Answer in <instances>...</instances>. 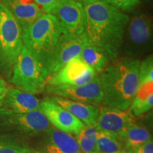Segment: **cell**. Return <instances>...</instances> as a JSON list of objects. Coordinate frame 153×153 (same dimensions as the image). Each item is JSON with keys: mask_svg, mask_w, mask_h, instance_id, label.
Instances as JSON below:
<instances>
[{"mask_svg": "<svg viewBox=\"0 0 153 153\" xmlns=\"http://www.w3.org/2000/svg\"><path fill=\"white\" fill-rule=\"evenodd\" d=\"M139 84L153 82V57L150 55L140 63L138 72Z\"/></svg>", "mask_w": 153, "mask_h": 153, "instance_id": "cb8c5ba5", "label": "cell"}, {"mask_svg": "<svg viewBox=\"0 0 153 153\" xmlns=\"http://www.w3.org/2000/svg\"><path fill=\"white\" fill-rule=\"evenodd\" d=\"M49 76L46 70L23 45L9 80L17 89L37 94L45 91Z\"/></svg>", "mask_w": 153, "mask_h": 153, "instance_id": "277c9868", "label": "cell"}, {"mask_svg": "<svg viewBox=\"0 0 153 153\" xmlns=\"http://www.w3.org/2000/svg\"><path fill=\"white\" fill-rule=\"evenodd\" d=\"M88 153H97V152H88Z\"/></svg>", "mask_w": 153, "mask_h": 153, "instance_id": "1f68e13d", "label": "cell"}, {"mask_svg": "<svg viewBox=\"0 0 153 153\" xmlns=\"http://www.w3.org/2000/svg\"><path fill=\"white\" fill-rule=\"evenodd\" d=\"M118 153H137L135 149H124Z\"/></svg>", "mask_w": 153, "mask_h": 153, "instance_id": "f546056e", "label": "cell"}, {"mask_svg": "<svg viewBox=\"0 0 153 153\" xmlns=\"http://www.w3.org/2000/svg\"><path fill=\"white\" fill-rule=\"evenodd\" d=\"M97 129L94 125L85 126L76 135V141L80 150L84 153L95 152Z\"/></svg>", "mask_w": 153, "mask_h": 153, "instance_id": "7402d4cb", "label": "cell"}, {"mask_svg": "<svg viewBox=\"0 0 153 153\" xmlns=\"http://www.w3.org/2000/svg\"><path fill=\"white\" fill-rule=\"evenodd\" d=\"M0 1L18 21L22 28L33 23L43 14L32 0H0Z\"/></svg>", "mask_w": 153, "mask_h": 153, "instance_id": "2e32d148", "label": "cell"}, {"mask_svg": "<svg viewBox=\"0 0 153 153\" xmlns=\"http://www.w3.org/2000/svg\"><path fill=\"white\" fill-rule=\"evenodd\" d=\"M49 14L57 19L64 33L82 34L85 30L84 6L76 0H66L52 9Z\"/></svg>", "mask_w": 153, "mask_h": 153, "instance_id": "8fae6325", "label": "cell"}, {"mask_svg": "<svg viewBox=\"0 0 153 153\" xmlns=\"http://www.w3.org/2000/svg\"><path fill=\"white\" fill-rule=\"evenodd\" d=\"M39 99L34 94L14 87H9L4 100V107L16 114H24L38 110Z\"/></svg>", "mask_w": 153, "mask_h": 153, "instance_id": "9a60e30c", "label": "cell"}, {"mask_svg": "<svg viewBox=\"0 0 153 153\" xmlns=\"http://www.w3.org/2000/svg\"><path fill=\"white\" fill-rule=\"evenodd\" d=\"M140 63L137 58L121 57L113 60L101 72L104 106L128 110L138 87Z\"/></svg>", "mask_w": 153, "mask_h": 153, "instance_id": "7a4b0ae2", "label": "cell"}, {"mask_svg": "<svg viewBox=\"0 0 153 153\" xmlns=\"http://www.w3.org/2000/svg\"><path fill=\"white\" fill-rule=\"evenodd\" d=\"M45 90L51 96L99 106L103 102V92L100 76L83 85H47Z\"/></svg>", "mask_w": 153, "mask_h": 153, "instance_id": "ba28073f", "label": "cell"}, {"mask_svg": "<svg viewBox=\"0 0 153 153\" xmlns=\"http://www.w3.org/2000/svg\"><path fill=\"white\" fill-rule=\"evenodd\" d=\"M47 98L68 111L86 126L94 125L97 122L99 114V108L97 106L55 96Z\"/></svg>", "mask_w": 153, "mask_h": 153, "instance_id": "5bb4252c", "label": "cell"}, {"mask_svg": "<svg viewBox=\"0 0 153 153\" xmlns=\"http://www.w3.org/2000/svg\"><path fill=\"white\" fill-rule=\"evenodd\" d=\"M8 89L9 86L7 85V82H5L4 79L0 77V107L3 105L4 100Z\"/></svg>", "mask_w": 153, "mask_h": 153, "instance_id": "83f0119b", "label": "cell"}, {"mask_svg": "<svg viewBox=\"0 0 153 153\" xmlns=\"http://www.w3.org/2000/svg\"><path fill=\"white\" fill-rule=\"evenodd\" d=\"M97 75L92 68L79 57H75L58 71L51 74L47 79V85H83L90 82Z\"/></svg>", "mask_w": 153, "mask_h": 153, "instance_id": "9c48e42d", "label": "cell"}, {"mask_svg": "<svg viewBox=\"0 0 153 153\" xmlns=\"http://www.w3.org/2000/svg\"><path fill=\"white\" fill-rule=\"evenodd\" d=\"M150 139V133L146 128L133 123L126 129L119 140L126 149H136Z\"/></svg>", "mask_w": 153, "mask_h": 153, "instance_id": "ffe728a7", "label": "cell"}, {"mask_svg": "<svg viewBox=\"0 0 153 153\" xmlns=\"http://www.w3.org/2000/svg\"><path fill=\"white\" fill-rule=\"evenodd\" d=\"M144 1H148V2H149V1H150L151 0H144Z\"/></svg>", "mask_w": 153, "mask_h": 153, "instance_id": "4dcf8cb0", "label": "cell"}, {"mask_svg": "<svg viewBox=\"0 0 153 153\" xmlns=\"http://www.w3.org/2000/svg\"><path fill=\"white\" fill-rule=\"evenodd\" d=\"M84 9V33L87 42L104 50L111 61L116 59L130 16L104 1L86 5Z\"/></svg>", "mask_w": 153, "mask_h": 153, "instance_id": "6da1fadb", "label": "cell"}, {"mask_svg": "<svg viewBox=\"0 0 153 153\" xmlns=\"http://www.w3.org/2000/svg\"><path fill=\"white\" fill-rule=\"evenodd\" d=\"M79 57L97 73H101L111 61L104 50L88 42L84 46Z\"/></svg>", "mask_w": 153, "mask_h": 153, "instance_id": "d6986e66", "label": "cell"}, {"mask_svg": "<svg viewBox=\"0 0 153 153\" xmlns=\"http://www.w3.org/2000/svg\"><path fill=\"white\" fill-rule=\"evenodd\" d=\"M50 122L39 110L16 114L7 108H0V126L7 131L33 136L46 132Z\"/></svg>", "mask_w": 153, "mask_h": 153, "instance_id": "52a82bcc", "label": "cell"}, {"mask_svg": "<svg viewBox=\"0 0 153 153\" xmlns=\"http://www.w3.org/2000/svg\"><path fill=\"white\" fill-rule=\"evenodd\" d=\"M125 147L119 140L112 135L97 131L95 152L97 153H118Z\"/></svg>", "mask_w": 153, "mask_h": 153, "instance_id": "44dd1931", "label": "cell"}, {"mask_svg": "<svg viewBox=\"0 0 153 153\" xmlns=\"http://www.w3.org/2000/svg\"><path fill=\"white\" fill-rule=\"evenodd\" d=\"M153 106V82L138 85L136 94L129 107L128 112L134 117L140 116L152 109Z\"/></svg>", "mask_w": 153, "mask_h": 153, "instance_id": "ac0fdd59", "label": "cell"}, {"mask_svg": "<svg viewBox=\"0 0 153 153\" xmlns=\"http://www.w3.org/2000/svg\"><path fill=\"white\" fill-rule=\"evenodd\" d=\"M64 30L57 19L51 14H41L22 28L23 45L51 74L55 50Z\"/></svg>", "mask_w": 153, "mask_h": 153, "instance_id": "3957f363", "label": "cell"}, {"mask_svg": "<svg viewBox=\"0 0 153 153\" xmlns=\"http://www.w3.org/2000/svg\"><path fill=\"white\" fill-rule=\"evenodd\" d=\"M0 153H30V150L16 140L0 134Z\"/></svg>", "mask_w": 153, "mask_h": 153, "instance_id": "603a6c76", "label": "cell"}, {"mask_svg": "<svg viewBox=\"0 0 153 153\" xmlns=\"http://www.w3.org/2000/svg\"><path fill=\"white\" fill-rule=\"evenodd\" d=\"M76 1H79V3H81L85 7L86 5L90 4H93L95 2H98V1H103V0H76Z\"/></svg>", "mask_w": 153, "mask_h": 153, "instance_id": "f1b7e54d", "label": "cell"}, {"mask_svg": "<svg viewBox=\"0 0 153 153\" xmlns=\"http://www.w3.org/2000/svg\"><path fill=\"white\" fill-rule=\"evenodd\" d=\"M137 153H153V142L152 139L149 140L148 142L135 149Z\"/></svg>", "mask_w": 153, "mask_h": 153, "instance_id": "4316f807", "label": "cell"}, {"mask_svg": "<svg viewBox=\"0 0 153 153\" xmlns=\"http://www.w3.org/2000/svg\"><path fill=\"white\" fill-rule=\"evenodd\" d=\"M49 144L47 153H81L77 141L71 135L57 129L50 128L46 131Z\"/></svg>", "mask_w": 153, "mask_h": 153, "instance_id": "e0dca14e", "label": "cell"}, {"mask_svg": "<svg viewBox=\"0 0 153 153\" xmlns=\"http://www.w3.org/2000/svg\"><path fill=\"white\" fill-rule=\"evenodd\" d=\"M32 1L38 6L42 13L49 14L52 9L66 0H32Z\"/></svg>", "mask_w": 153, "mask_h": 153, "instance_id": "484cf974", "label": "cell"}, {"mask_svg": "<svg viewBox=\"0 0 153 153\" xmlns=\"http://www.w3.org/2000/svg\"><path fill=\"white\" fill-rule=\"evenodd\" d=\"M23 45L22 26L0 1V70L8 79Z\"/></svg>", "mask_w": 153, "mask_h": 153, "instance_id": "5b68a950", "label": "cell"}, {"mask_svg": "<svg viewBox=\"0 0 153 153\" xmlns=\"http://www.w3.org/2000/svg\"><path fill=\"white\" fill-rule=\"evenodd\" d=\"M135 117L128 111L104 106L99 109L94 126L98 131L109 134L119 140L126 129L135 123Z\"/></svg>", "mask_w": 153, "mask_h": 153, "instance_id": "30bf717a", "label": "cell"}, {"mask_svg": "<svg viewBox=\"0 0 153 153\" xmlns=\"http://www.w3.org/2000/svg\"><path fill=\"white\" fill-rule=\"evenodd\" d=\"M152 22L149 15L137 12L130 17L124 34L123 47L128 57L135 56L148 51L152 45Z\"/></svg>", "mask_w": 153, "mask_h": 153, "instance_id": "8992f818", "label": "cell"}, {"mask_svg": "<svg viewBox=\"0 0 153 153\" xmlns=\"http://www.w3.org/2000/svg\"><path fill=\"white\" fill-rule=\"evenodd\" d=\"M87 42V38L84 33L79 35L63 33L55 47L51 74L58 71L72 59L79 57Z\"/></svg>", "mask_w": 153, "mask_h": 153, "instance_id": "4fadbf2b", "label": "cell"}, {"mask_svg": "<svg viewBox=\"0 0 153 153\" xmlns=\"http://www.w3.org/2000/svg\"><path fill=\"white\" fill-rule=\"evenodd\" d=\"M38 110L46 117L50 123L59 131L67 133L78 135L86 126L70 112L48 98L40 102Z\"/></svg>", "mask_w": 153, "mask_h": 153, "instance_id": "7c38bea8", "label": "cell"}, {"mask_svg": "<svg viewBox=\"0 0 153 153\" xmlns=\"http://www.w3.org/2000/svg\"><path fill=\"white\" fill-rule=\"evenodd\" d=\"M103 1L122 11H131L136 8L140 4V0H103Z\"/></svg>", "mask_w": 153, "mask_h": 153, "instance_id": "d4e9b609", "label": "cell"}]
</instances>
